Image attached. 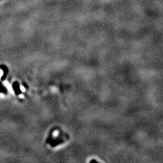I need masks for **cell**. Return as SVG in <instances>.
<instances>
[{"label": "cell", "mask_w": 163, "mask_h": 163, "mask_svg": "<svg viewBox=\"0 0 163 163\" xmlns=\"http://www.w3.org/2000/svg\"><path fill=\"white\" fill-rule=\"evenodd\" d=\"M5 86H7V88H8V89L10 90V91H11V92L12 91V88H11V86H10V84H9L8 83H7V82H5Z\"/></svg>", "instance_id": "cell-1"}, {"label": "cell", "mask_w": 163, "mask_h": 163, "mask_svg": "<svg viewBox=\"0 0 163 163\" xmlns=\"http://www.w3.org/2000/svg\"><path fill=\"white\" fill-rule=\"evenodd\" d=\"M3 75V71L0 70V78L1 77V76Z\"/></svg>", "instance_id": "cell-2"}]
</instances>
